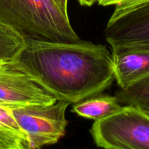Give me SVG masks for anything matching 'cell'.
<instances>
[{
    "label": "cell",
    "mask_w": 149,
    "mask_h": 149,
    "mask_svg": "<svg viewBox=\"0 0 149 149\" xmlns=\"http://www.w3.org/2000/svg\"><path fill=\"white\" fill-rule=\"evenodd\" d=\"M18 63L57 100L70 103L100 94L115 80L107 47L82 40H26Z\"/></svg>",
    "instance_id": "obj_1"
},
{
    "label": "cell",
    "mask_w": 149,
    "mask_h": 149,
    "mask_svg": "<svg viewBox=\"0 0 149 149\" xmlns=\"http://www.w3.org/2000/svg\"><path fill=\"white\" fill-rule=\"evenodd\" d=\"M0 21L26 40L81 41L54 0H0Z\"/></svg>",
    "instance_id": "obj_2"
},
{
    "label": "cell",
    "mask_w": 149,
    "mask_h": 149,
    "mask_svg": "<svg viewBox=\"0 0 149 149\" xmlns=\"http://www.w3.org/2000/svg\"><path fill=\"white\" fill-rule=\"evenodd\" d=\"M90 132L101 148L149 149V114L135 106H124L95 121Z\"/></svg>",
    "instance_id": "obj_3"
},
{
    "label": "cell",
    "mask_w": 149,
    "mask_h": 149,
    "mask_svg": "<svg viewBox=\"0 0 149 149\" xmlns=\"http://www.w3.org/2000/svg\"><path fill=\"white\" fill-rule=\"evenodd\" d=\"M70 103L57 100L51 105L10 107L18 125L29 141V148L55 144L62 138L68 125L66 110Z\"/></svg>",
    "instance_id": "obj_4"
},
{
    "label": "cell",
    "mask_w": 149,
    "mask_h": 149,
    "mask_svg": "<svg viewBox=\"0 0 149 149\" xmlns=\"http://www.w3.org/2000/svg\"><path fill=\"white\" fill-rule=\"evenodd\" d=\"M104 33L110 46L136 45L149 49V3L115 5Z\"/></svg>",
    "instance_id": "obj_5"
},
{
    "label": "cell",
    "mask_w": 149,
    "mask_h": 149,
    "mask_svg": "<svg viewBox=\"0 0 149 149\" xmlns=\"http://www.w3.org/2000/svg\"><path fill=\"white\" fill-rule=\"evenodd\" d=\"M57 98L37 82L18 61L0 67V103L7 107L51 105Z\"/></svg>",
    "instance_id": "obj_6"
},
{
    "label": "cell",
    "mask_w": 149,
    "mask_h": 149,
    "mask_svg": "<svg viewBox=\"0 0 149 149\" xmlns=\"http://www.w3.org/2000/svg\"><path fill=\"white\" fill-rule=\"evenodd\" d=\"M115 79L126 88L149 75V49L136 45H111Z\"/></svg>",
    "instance_id": "obj_7"
},
{
    "label": "cell",
    "mask_w": 149,
    "mask_h": 149,
    "mask_svg": "<svg viewBox=\"0 0 149 149\" xmlns=\"http://www.w3.org/2000/svg\"><path fill=\"white\" fill-rule=\"evenodd\" d=\"M122 106L115 96H93L76 103L72 111L87 119L99 120L118 111Z\"/></svg>",
    "instance_id": "obj_8"
},
{
    "label": "cell",
    "mask_w": 149,
    "mask_h": 149,
    "mask_svg": "<svg viewBox=\"0 0 149 149\" xmlns=\"http://www.w3.org/2000/svg\"><path fill=\"white\" fill-rule=\"evenodd\" d=\"M26 39L8 25L0 21V63H13L18 60Z\"/></svg>",
    "instance_id": "obj_9"
},
{
    "label": "cell",
    "mask_w": 149,
    "mask_h": 149,
    "mask_svg": "<svg viewBox=\"0 0 149 149\" xmlns=\"http://www.w3.org/2000/svg\"><path fill=\"white\" fill-rule=\"evenodd\" d=\"M115 96L120 104L139 108L149 114V75L126 88H120Z\"/></svg>",
    "instance_id": "obj_10"
},
{
    "label": "cell",
    "mask_w": 149,
    "mask_h": 149,
    "mask_svg": "<svg viewBox=\"0 0 149 149\" xmlns=\"http://www.w3.org/2000/svg\"><path fill=\"white\" fill-rule=\"evenodd\" d=\"M0 125L15 132L16 134L28 141L27 137L23 133L15 119L10 108L1 105V103H0Z\"/></svg>",
    "instance_id": "obj_11"
},
{
    "label": "cell",
    "mask_w": 149,
    "mask_h": 149,
    "mask_svg": "<svg viewBox=\"0 0 149 149\" xmlns=\"http://www.w3.org/2000/svg\"><path fill=\"white\" fill-rule=\"evenodd\" d=\"M97 3L101 6L117 5L119 4L135 5L149 3V0H98Z\"/></svg>",
    "instance_id": "obj_12"
},
{
    "label": "cell",
    "mask_w": 149,
    "mask_h": 149,
    "mask_svg": "<svg viewBox=\"0 0 149 149\" xmlns=\"http://www.w3.org/2000/svg\"><path fill=\"white\" fill-rule=\"evenodd\" d=\"M56 3L57 4V5L59 7V8L61 9V11L66 15H68V12H67V2H68V0H54Z\"/></svg>",
    "instance_id": "obj_13"
},
{
    "label": "cell",
    "mask_w": 149,
    "mask_h": 149,
    "mask_svg": "<svg viewBox=\"0 0 149 149\" xmlns=\"http://www.w3.org/2000/svg\"><path fill=\"white\" fill-rule=\"evenodd\" d=\"M78 2L83 6H87V7H91L95 3L98 1V0H77Z\"/></svg>",
    "instance_id": "obj_14"
},
{
    "label": "cell",
    "mask_w": 149,
    "mask_h": 149,
    "mask_svg": "<svg viewBox=\"0 0 149 149\" xmlns=\"http://www.w3.org/2000/svg\"><path fill=\"white\" fill-rule=\"evenodd\" d=\"M6 65V64H4V63H0V67H1V66H2V65Z\"/></svg>",
    "instance_id": "obj_15"
}]
</instances>
